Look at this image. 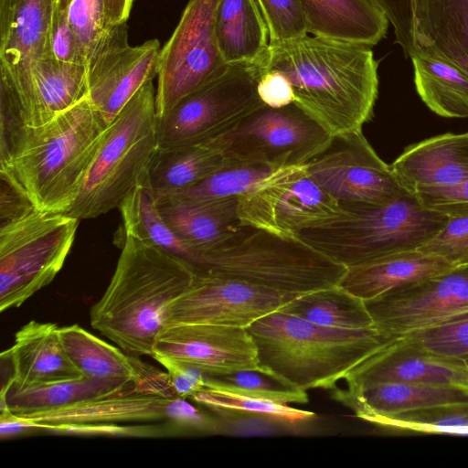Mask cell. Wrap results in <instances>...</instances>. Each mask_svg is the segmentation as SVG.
Segmentation results:
<instances>
[{
    "mask_svg": "<svg viewBox=\"0 0 468 468\" xmlns=\"http://www.w3.org/2000/svg\"><path fill=\"white\" fill-rule=\"evenodd\" d=\"M342 208L337 217L296 238L346 268L418 250L449 218L426 207L412 192L383 205Z\"/></svg>",
    "mask_w": 468,
    "mask_h": 468,
    "instance_id": "5b68a950",
    "label": "cell"
},
{
    "mask_svg": "<svg viewBox=\"0 0 468 468\" xmlns=\"http://www.w3.org/2000/svg\"><path fill=\"white\" fill-rule=\"evenodd\" d=\"M280 312L308 322L345 330L376 328L365 301L340 284L299 294Z\"/></svg>",
    "mask_w": 468,
    "mask_h": 468,
    "instance_id": "d6a6232c",
    "label": "cell"
},
{
    "mask_svg": "<svg viewBox=\"0 0 468 468\" xmlns=\"http://www.w3.org/2000/svg\"><path fill=\"white\" fill-rule=\"evenodd\" d=\"M414 83L427 107L445 118H468V76L452 64L415 48Z\"/></svg>",
    "mask_w": 468,
    "mask_h": 468,
    "instance_id": "1f68e13d",
    "label": "cell"
},
{
    "mask_svg": "<svg viewBox=\"0 0 468 468\" xmlns=\"http://www.w3.org/2000/svg\"><path fill=\"white\" fill-rule=\"evenodd\" d=\"M266 23L269 46L308 35L306 19L299 0H255Z\"/></svg>",
    "mask_w": 468,
    "mask_h": 468,
    "instance_id": "ab89813d",
    "label": "cell"
},
{
    "mask_svg": "<svg viewBox=\"0 0 468 468\" xmlns=\"http://www.w3.org/2000/svg\"><path fill=\"white\" fill-rule=\"evenodd\" d=\"M108 123L87 97L0 149V176L40 211L66 213L77 198Z\"/></svg>",
    "mask_w": 468,
    "mask_h": 468,
    "instance_id": "7a4b0ae2",
    "label": "cell"
},
{
    "mask_svg": "<svg viewBox=\"0 0 468 468\" xmlns=\"http://www.w3.org/2000/svg\"><path fill=\"white\" fill-rule=\"evenodd\" d=\"M387 16L392 25L396 37L405 56L415 50L414 44V1L415 0H373Z\"/></svg>",
    "mask_w": 468,
    "mask_h": 468,
    "instance_id": "bcb514c9",
    "label": "cell"
},
{
    "mask_svg": "<svg viewBox=\"0 0 468 468\" xmlns=\"http://www.w3.org/2000/svg\"><path fill=\"white\" fill-rule=\"evenodd\" d=\"M218 1L189 0L171 37L161 48L155 94L158 117L229 66L220 54L216 37Z\"/></svg>",
    "mask_w": 468,
    "mask_h": 468,
    "instance_id": "8fae6325",
    "label": "cell"
},
{
    "mask_svg": "<svg viewBox=\"0 0 468 468\" xmlns=\"http://www.w3.org/2000/svg\"><path fill=\"white\" fill-rule=\"evenodd\" d=\"M265 69L291 81L295 101L331 136L362 131L378 93L371 47L308 35L269 46Z\"/></svg>",
    "mask_w": 468,
    "mask_h": 468,
    "instance_id": "6da1fadb",
    "label": "cell"
},
{
    "mask_svg": "<svg viewBox=\"0 0 468 468\" xmlns=\"http://www.w3.org/2000/svg\"><path fill=\"white\" fill-rule=\"evenodd\" d=\"M87 96L84 65L43 58L14 84L0 83V147L25 129L48 124Z\"/></svg>",
    "mask_w": 468,
    "mask_h": 468,
    "instance_id": "9a60e30c",
    "label": "cell"
},
{
    "mask_svg": "<svg viewBox=\"0 0 468 468\" xmlns=\"http://www.w3.org/2000/svg\"><path fill=\"white\" fill-rule=\"evenodd\" d=\"M154 359L165 368L177 397L190 399L205 387V375L200 369L168 357Z\"/></svg>",
    "mask_w": 468,
    "mask_h": 468,
    "instance_id": "c3c4849f",
    "label": "cell"
},
{
    "mask_svg": "<svg viewBox=\"0 0 468 468\" xmlns=\"http://www.w3.org/2000/svg\"><path fill=\"white\" fill-rule=\"evenodd\" d=\"M135 388L123 379H92L84 377L53 383L11 387L0 395L1 412L13 415L60 409Z\"/></svg>",
    "mask_w": 468,
    "mask_h": 468,
    "instance_id": "f1b7e54d",
    "label": "cell"
},
{
    "mask_svg": "<svg viewBox=\"0 0 468 468\" xmlns=\"http://www.w3.org/2000/svg\"><path fill=\"white\" fill-rule=\"evenodd\" d=\"M72 0H58L57 9L65 10ZM133 0H102L107 22L110 25L126 23Z\"/></svg>",
    "mask_w": 468,
    "mask_h": 468,
    "instance_id": "816d5d0a",
    "label": "cell"
},
{
    "mask_svg": "<svg viewBox=\"0 0 468 468\" xmlns=\"http://www.w3.org/2000/svg\"><path fill=\"white\" fill-rule=\"evenodd\" d=\"M463 361L465 362L467 367H468V357L464 358Z\"/></svg>",
    "mask_w": 468,
    "mask_h": 468,
    "instance_id": "f5cc1de1",
    "label": "cell"
},
{
    "mask_svg": "<svg viewBox=\"0 0 468 468\" xmlns=\"http://www.w3.org/2000/svg\"><path fill=\"white\" fill-rule=\"evenodd\" d=\"M120 424L121 423L51 426L44 428L42 431H45L53 434L142 438L179 435L178 431L169 422H167L166 425Z\"/></svg>",
    "mask_w": 468,
    "mask_h": 468,
    "instance_id": "7bdbcfd3",
    "label": "cell"
},
{
    "mask_svg": "<svg viewBox=\"0 0 468 468\" xmlns=\"http://www.w3.org/2000/svg\"><path fill=\"white\" fill-rule=\"evenodd\" d=\"M332 137L294 102L262 105L229 131L204 144L233 165L283 167L305 165Z\"/></svg>",
    "mask_w": 468,
    "mask_h": 468,
    "instance_id": "30bf717a",
    "label": "cell"
},
{
    "mask_svg": "<svg viewBox=\"0 0 468 468\" xmlns=\"http://www.w3.org/2000/svg\"><path fill=\"white\" fill-rule=\"evenodd\" d=\"M344 379L346 385L342 389L347 393L389 382L468 389V367L463 359L427 351L399 337L358 364Z\"/></svg>",
    "mask_w": 468,
    "mask_h": 468,
    "instance_id": "d6986e66",
    "label": "cell"
},
{
    "mask_svg": "<svg viewBox=\"0 0 468 468\" xmlns=\"http://www.w3.org/2000/svg\"><path fill=\"white\" fill-rule=\"evenodd\" d=\"M155 197L163 219L189 250L192 268L202 255L224 244L243 227L238 216L239 197Z\"/></svg>",
    "mask_w": 468,
    "mask_h": 468,
    "instance_id": "44dd1931",
    "label": "cell"
},
{
    "mask_svg": "<svg viewBox=\"0 0 468 468\" xmlns=\"http://www.w3.org/2000/svg\"><path fill=\"white\" fill-rule=\"evenodd\" d=\"M378 333L403 337L468 318V264L409 282L365 301Z\"/></svg>",
    "mask_w": 468,
    "mask_h": 468,
    "instance_id": "7c38bea8",
    "label": "cell"
},
{
    "mask_svg": "<svg viewBox=\"0 0 468 468\" xmlns=\"http://www.w3.org/2000/svg\"><path fill=\"white\" fill-rule=\"evenodd\" d=\"M215 29L228 65L258 61L268 51V28L255 0H219Z\"/></svg>",
    "mask_w": 468,
    "mask_h": 468,
    "instance_id": "f546056e",
    "label": "cell"
},
{
    "mask_svg": "<svg viewBox=\"0 0 468 468\" xmlns=\"http://www.w3.org/2000/svg\"><path fill=\"white\" fill-rule=\"evenodd\" d=\"M297 295L194 271L188 288L169 304L164 325L210 324L246 329Z\"/></svg>",
    "mask_w": 468,
    "mask_h": 468,
    "instance_id": "2e32d148",
    "label": "cell"
},
{
    "mask_svg": "<svg viewBox=\"0 0 468 468\" xmlns=\"http://www.w3.org/2000/svg\"><path fill=\"white\" fill-rule=\"evenodd\" d=\"M246 329L262 371L303 390L335 388L349 371L392 340L376 328H333L280 311Z\"/></svg>",
    "mask_w": 468,
    "mask_h": 468,
    "instance_id": "277c9868",
    "label": "cell"
},
{
    "mask_svg": "<svg viewBox=\"0 0 468 468\" xmlns=\"http://www.w3.org/2000/svg\"><path fill=\"white\" fill-rule=\"evenodd\" d=\"M265 71L261 58L232 64L180 99L158 117V148L204 144L236 126L264 105L257 84Z\"/></svg>",
    "mask_w": 468,
    "mask_h": 468,
    "instance_id": "9c48e42d",
    "label": "cell"
},
{
    "mask_svg": "<svg viewBox=\"0 0 468 468\" xmlns=\"http://www.w3.org/2000/svg\"><path fill=\"white\" fill-rule=\"evenodd\" d=\"M63 348L80 375L92 379H123L133 382L139 375L131 356L106 343L78 324L59 327Z\"/></svg>",
    "mask_w": 468,
    "mask_h": 468,
    "instance_id": "836d02e7",
    "label": "cell"
},
{
    "mask_svg": "<svg viewBox=\"0 0 468 468\" xmlns=\"http://www.w3.org/2000/svg\"><path fill=\"white\" fill-rule=\"evenodd\" d=\"M418 250L453 267L468 264V216L449 217L445 226Z\"/></svg>",
    "mask_w": 468,
    "mask_h": 468,
    "instance_id": "b9f144b4",
    "label": "cell"
},
{
    "mask_svg": "<svg viewBox=\"0 0 468 468\" xmlns=\"http://www.w3.org/2000/svg\"><path fill=\"white\" fill-rule=\"evenodd\" d=\"M190 399L220 416L247 415L289 424H302L312 421L316 415L271 400L246 397L223 390L204 387Z\"/></svg>",
    "mask_w": 468,
    "mask_h": 468,
    "instance_id": "e575fe53",
    "label": "cell"
},
{
    "mask_svg": "<svg viewBox=\"0 0 468 468\" xmlns=\"http://www.w3.org/2000/svg\"><path fill=\"white\" fill-rule=\"evenodd\" d=\"M126 23L112 25L87 63V98L110 124L131 98L157 76L160 42L128 43Z\"/></svg>",
    "mask_w": 468,
    "mask_h": 468,
    "instance_id": "e0dca14e",
    "label": "cell"
},
{
    "mask_svg": "<svg viewBox=\"0 0 468 468\" xmlns=\"http://www.w3.org/2000/svg\"><path fill=\"white\" fill-rule=\"evenodd\" d=\"M51 57L64 62L86 66L66 10L56 9L49 35Z\"/></svg>",
    "mask_w": 468,
    "mask_h": 468,
    "instance_id": "7dc6e473",
    "label": "cell"
},
{
    "mask_svg": "<svg viewBox=\"0 0 468 468\" xmlns=\"http://www.w3.org/2000/svg\"><path fill=\"white\" fill-rule=\"evenodd\" d=\"M403 337L438 355L461 359L468 357V318Z\"/></svg>",
    "mask_w": 468,
    "mask_h": 468,
    "instance_id": "60d3db41",
    "label": "cell"
},
{
    "mask_svg": "<svg viewBox=\"0 0 468 468\" xmlns=\"http://www.w3.org/2000/svg\"><path fill=\"white\" fill-rule=\"evenodd\" d=\"M306 166L341 207L383 205L410 193L362 131L333 136Z\"/></svg>",
    "mask_w": 468,
    "mask_h": 468,
    "instance_id": "5bb4252c",
    "label": "cell"
},
{
    "mask_svg": "<svg viewBox=\"0 0 468 468\" xmlns=\"http://www.w3.org/2000/svg\"><path fill=\"white\" fill-rule=\"evenodd\" d=\"M443 259L419 250L394 253L348 267L340 285L364 301L403 284L452 268Z\"/></svg>",
    "mask_w": 468,
    "mask_h": 468,
    "instance_id": "83f0119b",
    "label": "cell"
},
{
    "mask_svg": "<svg viewBox=\"0 0 468 468\" xmlns=\"http://www.w3.org/2000/svg\"><path fill=\"white\" fill-rule=\"evenodd\" d=\"M343 212L309 174L306 164L284 168L259 188L239 197L242 226L294 238Z\"/></svg>",
    "mask_w": 468,
    "mask_h": 468,
    "instance_id": "4fadbf2b",
    "label": "cell"
},
{
    "mask_svg": "<svg viewBox=\"0 0 468 468\" xmlns=\"http://www.w3.org/2000/svg\"><path fill=\"white\" fill-rule=\"evenodd\" d=\"M59 327L52 323L30 321L15 335L5 350L13 371L12 387H29L82 377L61 344Z\"/></svg>",
    "mask_w": 468,
    "mask_h": 468,
    "instance_id": "cb8c5ba5",
    "label": "cell"
},
{
    "mask_svg": "<svg viewBox=\"0 0 468 468\" xmlns=\"http://www.w3.org/2000/svg\"><path fill=\"white\" fill-rule=\"evenodd\" d=\"M152 356L182 362L205 375L262 371L254 340L247 329L240 327L210 324L164 325L154 342Z\"/></svg>",
    "mask_w": 468,
    "mask_h": 468,
    "instance_id": "ac0fdd59",
    "label": "cell"
},
{
    "mask_svg": "<svg viewBox=\"0 0 468 468\" xmlns=\"http://www.w3.org/2000/svg\"><path fill=\"white\" fill-rule=\"evenodd\" d=\"M205 387L287 405L305 404L309 401L306 390L288 386L280 379L259 370L205 375Z\"/></svg>",
    "mask_w": 468,
    "mask_h": 468,
    "instance_id": "8d00e7d4",
    "label": "cell"
},
{
    "mask_svg": "<svg viewBox=\"0 0 468 468\" xmlns=\"http://www.w3.org/2000/svg\"><path fill=\"white\" fill-rule=\"evenodd\" d=\"M58 0H0V81L25 79L33 62L52 58L49 35Z\"/></svg>",
    "mask_w": 468,
    "mask_h": 468,
    "instance_id": "ffe728a7",
    "label": "cell"
},
{
    "mask_svg": "<svg viewBox=\"0 0 468 468\" xmlns=\"http://www.w3.org/2000/svg\"><path fill=\"white\" fill-rule=\"evenodd\" d=\"M410 192L468 179V132L444 133L405 148L390 165Z\"/></svg>",
    "mask_w": 468,
    "mask_h": 468,
    "instance_id": "603a6c76",
    "label": "cell"
},
{
    "mask_svg": "<svg viewBox=\"0 0 468 468\" xmlns=\"http://www.w3.org/2000/svg\"><path fill=\"white\" fill-rule=\"evenodd\" d=\"M257 93L261 101L271 108H282L295 101L291 81L277 69H268L261 75Z\"/></svg>",
    "mask_w": 468,
    "mask_h": 468,
    "instance_id": "681fc988",
    "label": "cell"
},
{
    "mask_svg": "<svg viewBox=\"0 0 468 468\" xmlns=\"http://www.w3.org/2000/svg\"><path fill=\"white\" fill-rule=\"evenodd\" d=\"M193 270L303 294L339 284L347 268L296 237L243 226L224 244L202 255Z\"/></svg>",
    "mask_w": 468,
    "mask_h": 468,
    "instance_id": "8992f818",
    "label": "cell"
},
{
    "mask_svg": "<svg viewBox=\"0 0 468 468\" xmlns=\"http://www.w3.org/2000/svg\"><path fill=\"white\" fill-rule=\"evenodd\" d=\"M308 34L372 47L387 34L388 19L373 0H299Z\"/></svg>",
    "mask_w": 468,
    "mask_h": 468,
    "instance_id": "d4e9b609",
    "label": "cell"
},
{
    "mask_svg": "<svg viewBox=\"0 0 468 468\" xmlns=\"http://www.w3.org/2000/svg\"><path fill=\"white\" fill-rule=\"evenodd\" d=\"M156 89L146 82L108 125L66 215L90 219L119 207L145 177L158 149Z\"/></svg>",
    "mask_w": 468,
    "mask_h": 468,
    "instance_id": "52a82bcc",
    "label": "cell"
},
{
    "mask_svg": "<svg viewBox=\"0 0 468 468\" xmlns=\"http://www.w3.org/2000/svg\"><path fill=\"white\" fill-rule=\"evenodd\" d=\"M171 399L173 398H165L131 388L102 398L52 410L22 415L10 414L29 421L36 431H42L44 428L51 426L165 422Z\"/></svg>",
    "mask_w": 468,
    "mask_h": 468,
    "instance_id": "7402d4cb",
    "label": "cell"
},
{
    "mask_svg": "<svg viewBox=\"0 0 468 468\" xmlns=\"http://www.w3.org/2000/svg\"><path fill=\"white\" fill-rule=\"evenodd\" d=\"M415 194L430 209L449 217L468 216V179L452 186L423 188Z\"/></svg>",
    "mask_w": 468,
    "mask_h": 468,
    "instance_id": "f6af8a7d",
    "label": "cell"
},
{
    "mask_svg": "<svg viewBox=\"0 0 468 468\" xmlns=\"http://www.w3.org/2000/svg\"><path fill=\"white\" fill-rule=\"evenodd\" d=\"M330 394L366 421L406 410L468 401L466 388L412 383H381L358 393H347L337 386Z\"/></svg>",
    "mask_w": 468,
    "mask_h": 468,
    "instance_id": "4316f807",
    "label": "cell"
},
{
    "mask_svg": "<svg viewBox=\"0 0 468 468\" xmlns=\"http://www.w3.org/2000/svg\"><path fill=\"white\" fill-rule=\"evenodd\" d=\"M286 167L229 165L189 188L165 196L196 199L240 197L259 188Z\"/></svg>",
    "mask_w": 468,
    "mask_h": 468,
    "instance_id": "d590c367",
    "label": "cell"
},
{
    "mask_svg": "<svg viewBox=\"0 0 468 468\" xmlns=\"http://www.w3.org/2000/svg\"><path fill=\"white\" fill-rule=\"evenodd\" d=\"M368 422L393 431L424 433L436 426L468 428V401L378 416Z\"/></svg>",
    "mask_w": 468,
    "mask_h": 468,
    "instance_id": "74e56055",
    "label": "cell"
},
{
    "mask_svg": "<svg viewBox=\"0 0 468 468\" xmlns=\"http://www.w3.org/2000/svg\"><path fill=\"white\" fill-rule=\"evenodd\" d=\"M414 44L468 76V0H415Z\"/></svg>",
    "mask_w": 468,
    "mask_h": 468,
    "instance_id": "484cf974",
    "label": "cell"
},
{
    "mask_svg": "<svg viewBox=\"0 0 468 468\" xmlns=\"http://www.w3.org/2000/svg\"><path fill=\"white\" fill-rule=\"evenodd\" d=\"M111 282L90 312L91 326L129 356H151L169 304L190 285L193 268L129 235Z\"/></svg>",
    "mask_w": 468,
    "mask_h": 468,
    "instance_id": "3957f363",
    "label": "cell"
},
{
    "mask_svg": "<svg viewBox=\"0 0 468 468\" xmlns=\"http://www.w3.org/2000/svg\"><path fill=\"white\" fill-rule=\"evenodd\" d=\"M231 165L218 150L205 144L158 148L146 173L156 197L189 188Z\"/></svg>",
    "mask_w": 468,
    "mask_h": 468,
    "instance_id": "4dcf8cb0",
    "label": "cell"
},
{
    "mask_svg": "<svg viewBox=\"0 0 468 468\" xmlns=\"http://www.w3.org/2000/svg\"><path fill=\"white\" fill-rule=\"evenodd\" d=\"M65 10L87 66L95 48L112 25L107 22L102 0H72Z\"/></svg>",
    "mask_w": 468,
    "mask_h": 468,
    "instance_id": "f35d334b",
    "label": "cell"
},
{
    "mask_svg": "<svg viewBox=\"0 0 468 468\" xmlns=\"http://www.w3.org/2000/svg\"><path fill=\"white\" fill-rule=\"evenodd\" d=\"M36 209L23 192L0 176V227L21 219Z\"/></svg>",
    "mask_w": 468,
    "mask_h": 468,
    "instance_id": "f907efd6",
    "label": "cell"
},
{
    "mask_svg": "<svg viewBox=\"0 0 468 468\" xmlns=\"http://www.w3.org/2000/svg\"><path fill=\"white\" fill-rule=\"evenodd\" d=\"M80 219L36 209L0 227V311L16 308L49 284L64 265Z\"/></svg>",
    "mask_w": 468,
    "mask_h": 468,
    "instance_id": "ba28073f",
    "label": "cell"
},
{
    "mask_svg": "<svg viewBox=\"0 0 468 468\" xmlns=\"http://www.w3.org/2000/svg\"><path fill=\"white\" fill-rule=\"evenodd\" d=\"M166 421L179 434H210L219 431V422L215 418L181 397L171 399L167 408Z\"/></svg>",
    "mask_w": 468,
    "mask_h": 468,
    "instance_id": "ee69618b",
    "label": "cell"
}]
</instances>
